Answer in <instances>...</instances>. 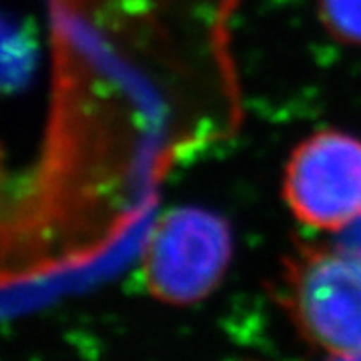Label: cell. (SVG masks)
Masks as SVG:
<instances>
[{
  "label": "cell",
  "instance_id": "3",
  "mask_svg": "<svg viewBox=\"0 0 361 361\" xmlns=\"http://www.w3.org/2000/svg\"><path fill=\"white\" fill-rule=\"evenodd\" d=\"M231 233L217 215L179 209L151 235L142 271L153 295L169 303H193L209 295L231 259Z\"/></svg>",
  "mask_w": 361,
  "mask_h": 361
},
{
  "label": "cell",
  "instance_id": "2",
  "mask_svg": "<svg viewBox=\"0 0 361 361\" xmlns=\"http://www.w3.org/2000/svg\"><path fill=\"white\" fill-rule=\"evenodd\" d=\"M283 199L301 225L337 233L361 219V139L319 130L295 147L283 171Z\"/></svg>",
  "mask_w": 361,
  "mask_h": 361
},
{
  "label": "cell",
  "instance_id": "1",
  "mask_svg": "<svg viewBox=\"0 0 361 361\" xmlns=\"http://www.w3.org/2000/svg\"><path fill=\"white\" fill-rule=\"evenodd\" d=\"M283 295L307 343L334 357H361V247L299 249L287 263Z\"/></svg>",
  "mask_w": 361,
  "mask_h": 361
},
{
  "label": "cell",
  "instance_id": "4",
  "mask_svg": "<svg viewBox=\"0 0 361 361\" xmlns=\"http://www.w3.org/2000/svg\"><path fill=\"white\" fill-rule=\"evenodd\" d=\"M322 13L337 37L361 42V0H322Z\"/></svg>",
  "mask_w": 361,
  "mask_h": 361
}]
</instances>
